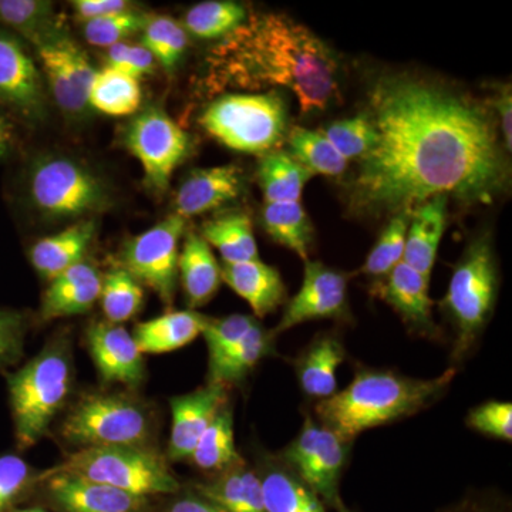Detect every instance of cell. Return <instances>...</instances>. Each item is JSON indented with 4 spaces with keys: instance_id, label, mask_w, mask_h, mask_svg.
<instances>
[{
    "instance_id": "10",
    "label": "cell",
    "mask_w": 512,
    "mask_h": 512,
    "mask_svg": "<svg viewBox=\"0 0 512 512\" xmlns=\"http://www.w3.org/2000/svg\"><path fill=\"white\" fill-rule=\"evenodd\" d=\"M185 227L187 221L173 212L153 228L128 239L121 249V268L167 306L173 305L177 292L178 258Z\"/></svg>"
},
{
    "instance_id": "23",
    "label": "cell",
    "mask_w": 512,
    "mask_h": 512,
    "mask_svg": "<svg viewBox=\"0 0 512 512\" xmlns=\"http://www.w3.org/2000/svg\"><path fill=\"white\" fill-rule=\"evenodd\" d=\"M221 274L222 282L248 302L255 318H264L285 302L286 286L281 274L261 259L224 264Z\"/></svg>"
},
{
    "instance_id": "9",
    "label": "cell",
    "mask_w": 512,
    "mask_h": 512,
    "mask_svg": "<svg viewBox=\"0 0 512 512\" xmlns=\"http://www.w3.org/2000/svg\"><path fill=\"white\" fill-rule=\"evenodd\" d=\"M28 190L33 207L53 220H86L110 205L106 184L69 157L36 160L30 167Z\"/></svg>"
},
{
    "instance_id": "18",
    "label": "cell",
    "mask_w": 512,
    "mask_h": 512,
    "mask_svg": "<svg viewBox=\"0 0 512 512\" xmlns=\"http://www.w3.org/2000/svg\"><path fill=\"white\" fill-rule=\"evenodd\" d=\"M429 282V278L402 261L386 278L376 282L373 292L392 306L414 335L440 339V329L433 318Z\"/></svg>"
},
{
    "instance_id": "52",
    "label": "cell",
    "mask_w": 512,
    "mask_h": 512,
    "mask_svg": "<svg viewBox=\"0 0 512 512\" xmlns=\"http://www.w3.org/2000/svg\"><path fill=\"white\" fill-rule=\"evenodd\" d=\"M510 84H504L498 93L495 94V99L491 101V107L497 111L498 126H500L501 136H503V147L508 154L511 153L512 138H511V120H512V99H511Z\"/></svg>"
},
{
    "instance_id": "44",
    "label": "cell",
    "mask_w": 512,
    "mask_h": 512,
    "mask_svg": "<svg viewBox=\"0 0 512 512\" xmlns=\"http://www.w3.org/2000/svg\"><path fill=\"white\" fill-rule=\"evenodd\" d=\"M150 13L136 8L106 18L89 20L84 23V37L92 46L109 47L126 42L128 37L143 32Z\"/></svg>"
},
{
    "instance_id": "1",
    "label": "cell",
    "mask_w": 512,
    "mask_h": 512,
    "mask_svg": "<svg viewBox=\"0 0 512 512\" xmlns=\"http://www.w3.org/2000/svg\"><path fill=\"white\" fill-rule=\"evenodd\" d=\"M365 114L375 146L346 180L349 214H402L446 195L491 204L510 188L511 168L490 109L443 84L384 74Z\"/></svg>"
},
{
    "instance_id": "48",
    "label": "cell",
    "mask_w": 512,
    "mask_h": 512,
    "mask_svg": "<svg viewBox=\"0 0 512 512\" xmlns=\"http://www.w3.org/2000/svg\"><path fill=\"white\" fill-rule=\"evenodd\" d=\"M106 62L107 67L126 73L137 80L153 72L157 63L146 47L127 42L109 47Z\"/></svg>"
},
{
    "instance_id": "53",
    "label": "cell",
    "mask_w": 512,
    "mask_h": 512,
    "mask_svg": "<svg viewBox=\"0 0 512 512\" xmlns=\"http://www.w3.org/2000/svg\"><path fill=\"white\" fill-rule=\"evenodd\" d=\"M13 146V128L5 114L0 111V161L9 156Z\"/></svg>"
},
{
    "instance_id": "13",
    "label": "cell",
    "mask_w": 512,
    "mask_h": 512,
    "mask_svg": "<svg viewBox=\"0 0 512 512\" xmlns=\"http://www.w3.org/2000/svg\"><path fill=\"white\" fill-rule=\"evenodd\" d=\"M37 491L57 512H154L156 508L154 498L126 493L72 474L40 471Z\"/></svg>"
},
{
    "instance_id": "7",
    "label": "cell",
    "mask_w": 512,
    "mask_h": 512,
    "mask_svg": "<svg viewBox=\"0 0 512 512\" xmlns=\"http://www.w3.org/2000/svg\"><path fill=\"white\" fill-rule=\"evenodd\" d=\"M47 474H72L141 497H167L183 488L154 448L86 447L70 453Z\"/></svg>"
},
{
    "instance_id": "49",
    "label": "cell",
    "mask_w": 512,
    "mask_h": 512,
    "mask_svg": "<svg viewBox=\"0 0 512 512\" xmlns=\"http://www.w3.org/2000/svg\"><path fill=\"white\" fill-rule=\"evenodd\" d=\"M154 512H229L210 498L198 494L190 485L177 494L167 495L164 501H156Z\"/></svg>"
},
{
    "instance_id": "20",
    "label": "cell",
    "mask_w": 512,
    "mask_h": 512,
    "mask_svg": "<svg viewBox=\"0 0 512 512\" xmlns=\"http://www.w3.org/2000/svg\"><path fill=\"white\" fill-rule=\"evenodd\" d=\"M101 284L100 269L84 259L49 282L40 303V319L49 322L89 312L99 301Z\"/></svg>"
},
{
    "instance_id": "34",
    "label": "cell",
    "mask_w": 512,
    "mask_h": 512,
    "mask_svg": "<svg viewBox=\"0 0 512 512\" xmlns=\"http://www.w3.org/2000/svg\"><path fill=\"white\" fill-rule=\"evenodd\" d=\"M190 460L195 467L212 474L245 464L244 458L235 446L234 416L229 404L202 434Z\"/></svg>"
},
{
    "instance_id": "38",
    "label": "cell",
    "mask_w": 512,
    "mask_h": 512,
    "mask_svg": "<svg viewBox=\"0 0 512 512\" xmlns=\"http://www.w3.org/2000/svg\"><path fill=\"white\" fill-rule=\"evenodd\" d=\"M247 8L232 0H208L192 6L184 16L185 32L200 39H224L248 19Z\"/></svg>"
},
{
    "instance_id": "24",
    "label": "cell",
    "mask_w": 512,
    "mask_h": 512,
    "mask_svg": "<svg viewBox=\"0 0 512 512\" xmlns=\"http://www.w3.org/2000/svg\"><path fill=\"white\" fill-rule=\"evenodd\" d=\"M322 426V424H320ZM350 443L328 427H320L318 444L298 476L319 495L323 504L335 510L339 501L340 477L348 464Z\"/></svg>"
},
{
    "instance_id": "42",
    "label": "cell",
    "mask_w": 512,
    "mask_h": 512,
    "mask_svg": "<svg viewBox=\"0 0 512 512\" xmlns=\"http://www.w3.org/2000/svg\"><path fill=\"white\" fill-rule=\"evenodd\" d=\"M39 471L15 454L0 456V512H12L36 493Z\"/></svg>"
},
{
    "instance_id": "8",
    "label": "cell",
    "mask_w": 512,
    "mask_h": 512,
    "mask_svg": "<svg viewBox=\"0 0 512 512\" xmlns=\"http://www.w3.org/2000/svg\"><path fill=\"white\" fill-rule=\"evenodd\" d=\"M200 123L225 147L262 156L286 140L288 106L275 90L222 94L204 110Z\"/></svg>"
},
{
    "instance_id": "29",
    "label": "cell",
    "mask_w": 512,
    "mask_h": 512,
    "mask_svg": "<svg viewBox=\"0 0 512 512\" xmlns=\"http://www.w3.org/2000/svg\"><path fill=\"white\" fill-rule=\"evenodd\" d=\"M210 319L191 309L165 313L156 319L138 323L134 328L133 338L143 355L174 352L202 336Z\"/></svg>"
},
{
    "instance_id": "12",
    "label": "cell",
    "mask_w": 512,
    "mask_h": 512,
    "mask_svg": "<svg viewBox=\"0 0 512 512\" xmlns=\"http://www.w3.org/2000/svg\"><path fill=\"white\" fill-rule=\"evenodd\" d=\"M36 52L57 106L69 116L90 109V86L97 70L82 47L62 30L39 43Z\"/></svg>"
},
{
    "instance_id": "15",
    "label": "cell",
    "mask_w": 512,
    "mask_h": 512,
    "mask_svg": "<svg viewBox=\"0 0 512 512\" xmlns=\"http://www.w3.org/2000/svg\"><path fill=\"white\" fill-rule=\"evenodd\" d=\"M0 104L26 120H42L46 93L42 74L19 37L0 28Z\"/></svg>"
},
{
    "instance_id": "51",
    "label": "cell",
    "mask_w": 512,
    "mask_h": 512,
    "mask_svg": "<svg viewBox=\"0 0 512 512\" xmlns=\"http://www.w3.org/2000/svg\"><path fill=\"white\" fill-rule=\"evenodd\" d=\"M441 512H511V505L495 493H473Z\"/></svg>"
},
{
    "instance_id": "39",
    "label": "cell",
    "mask_w": 512,
    "mask_h": 512,
    "mask_svg": "<svg viewBox=\"0 0 512 512\" xmlns=\"http://www.w3.org/2000/svg\"><path fill=\"white\" fill-rule=\"evenodd\" d=\"M99 302L107 322L121 323L133 319L143 308L144 288L121 266L103 275Z\"/></svg>"
},
{
    "instance_id": "5",
    "label": "cell",
    "mask_w": 512,
    "mask_h": 512,
    "mask_svg": "<svg viewBox=\"0 0 512 512\" xmlns=\"http://www.w3.org/2000/svg\"><path fill=\"white\" fill-rule=\"evenodd\" d=\"M498 293V268L493 242L481 235L468 244L454 266L441 308L454 329L451 360L461 363L476 349L493 316Z\"/></svg>"
},
{
    "instance_id": "2",
    "label": "cell",
    "mask_w": 512,
    "mask_h": 512,
    "mask_svg": "<svg viewBox=\"0 0 512 512\" xmlns=\"http://www.w3.org/2000/svg\"><path fill=\"white\" fill-rule=\"evenodd\" d=\"M212 92L291 90L302 113H319L339 99V62L312 30L282 13H255L212 47Z\"/></svg>"
},
{
    "instance_id": "36",
    "label": "cell",
    "mask_w": 512,
    "mask_h": 512,
    "mask_svg": "<svg viewBox=\"0 0 512 512\" xmlns=\"http://www.w3.org/2000/svg\"><path fill=\"white\" fill-rule=\"evenodd\" d=\"M0 28L13 30L35 47L64 30L53 3L43 0H0Z\"/></svg>"
},
{
    "instance_id": "30",
    "label": "cell",
    "mask_w": 512,
    "mask_h": 512,
    "mask_svg": "<svg viewBox=\"0 0 512 512\" xmlns=\"http://www.w3.org/2000/svg\"><path fill=\"white\" fill-rule=\"evenodd\" d=\"M274 330H266L261 323L255 326L237 345L232 346L220 359L208 363V383H241L265 357L275 353Z\"/></svg>"
},
{
    "instance_id": "33",
    "label": "cell",
    "mask_w": 512,
    "mask_h": 512,
    "mask_svg": "<svg viewBox=\"0 0 512 512\" xmlns=\"http://www.w3.org/2000/svg\"><path fill=\"white\" fill-rule=\"evenodd\" d=\"M262 227L276 244L291 249L303 261H309L313 225L301 201L265 202Z\"/></svg>"
},
{
    "instance_id": "50",
    "label": "cell",
    "mask_w": 512,
    "mask_h": 512,
    "mask_svg": "<svg viewBox=\"0 0 512 512\" xmlns=\"http://www.w3.org/2000/svg\"><path fill=\"white\" fill-rule=\"evenodd\" d=\"M72 5L77 18L84 23L133 9L126 0H74Z\"/></svg>"
},
{
    "instance_id": "17",
    "label": "cell",
    "mask_w": 512,
    "mask_h": 512,
    "mask_svg": "<svg viewBox=\"0 0 512 512\" xmlns=\"http://www.w3.org/2000/svg\"><path fill=\"white\" fill-rule=\"evenodd\" d=\"M229 387L207 383L194 392L170 399L173 424L168 439L167 461L190 460L192 451L215 417L228 406Z\"/></svg>"
},
{
    "instance_id": "27",
    "label": "cell",
    "mask_w": 512,
    "mask_h": 512,
    "mask_svg": "<svg viewBox=\"0 0 512 512\" xmlns=\"http://www.w3.org/2000/svg\"><path fill=\"white\" fill-rule=\"evenodd\" d=\"M346 352L336 336H318L296 359L295 369L303 393L325 400L338 389V369Z\"/></svg>"
},
{
    "instance_id": "54",
    "label": "cell",
    "mask_w": 512,
    "mask_h": 512,
    "mask_svg": "<svg viewBox=\"0 0 512 512\" xmlns=\"http://www.w3.org/2000/svg\"><path fill=\"white\" fill-rule=\"evenodd\" d=\"M335 510L338 512H357L355 510H352V508H349L348 505L343 503V501H339V504L336 505Z\"/></svg>"
},
{
    "instance_id": "40",
    "label": "cell",
    "mask_w": 512,
    "mask_h": 512,
    "mask_svg": "<svg viewBox=\"0 0 512 512\" xmlns=\"http://www.w3.org/2000/svg\"><path fill=\"white\" fill-rule=\"evenodd\" d=\"M167 72H173L188 47V33L177 20L165 15H151L141 36V43Z\"/></svg>"
},
{
    "instance_id": "35",
    "label": "cell",
    "mask_w": 512,
    "mask_h": 512,
    "mask_svg": "<svg viewBox=\"0 0 512 512\" xmlns=\"http://www.w3.org/2000/svg\"><path fill=\"white\" fill-rule=\"evenodd\" d=\"M143 100L140 80L128 74L103 67L94 74L89 92V107L111 117L136 114Z\"/></svg>"
},
{
    "instance_id": "47",
    "label": "cell",
    "mask_w": 512,
    "mask_h": 512,
    "mask_svg": "<svg viewBox=\"0 0 512 512\" xmlns=\"http://www.w3.org/2000/svg\"><path fill=\"white\" fill-rule=\"evenodd\" d=\"M467 426L471 430L504 441L512 439V404L491 400L474 407L468 413Z\"/></svg>"
},
{
    "instance_id": "21",
    "label": "cell",
    "mask_w": 512,
    "mask_h": 512,
    "mask_svg": "<svg viewBox=\"0 0 512 512\" xmlns=\"http://www.w3.org/2000/svg\"><path fill=\"white\" fill-rule=\"evenodd\" d=\"M268 512H328L319 495L279 456L262 454L254 467Z\"/></svg>"
},
{
    "instance_id": "41",
    "label": "cell",
    "mask_w": 512,
    "mask_h": 512,
    "mask_svg": "<svg viewBox=\"0 0 512 512\" xmlns=\"http://www.w3.org/2000/svg\"><path fill=\"white\" fill-rule=\"evenodd\" d=\"M410 217V212L393 215L357 274L369 276L380 282L403 261Z\"/></svg>"
},
{
    "instance_id": "11",
    "label": "cell",
    "mask_w": 512,
    "mask_h": 512,
    "mask_svg": "<svg viewBox=\"0 0 512 512\" xmlns=\"http://www.w3.org/2000/svg\"><path fill=\"white\" fill-rule=\"evenodd\" d=\"M127 150L137 158L148 188L165 192L174 171L190 153V137L164 110L148 107L136 114L124 133Z\"/></svg>"
},
{
    "instance_id": "14",
    "label": "cell",
    "mask_w": 512,
    "mask_h": 512,
    "mask_svg": "<svg viewBox=\"0 0 512 512\" xmlns=\"http://www.w3.org/2000/svg\"><path fill=\"white\" fill-rule=\"evenodd\" d=\"M348 275L322 262H305L301 289L286 305L275 335L311 320L350 318Z\"/></svg>"
},
{
    "instance_id": "43",
    "label": "cell",
    "mask_w": 512,
    "mask_h": 512,
    "mask_svg": "<svg viewBox=\"0 0 512 512\" xmlns=\"http://www.w3.org/2000/svg\"><path fill=\"white\" fill-rule=\"evenodd\" d=\"M319 133L323 134L348 163L360 160L369 153L376 141L375 128L365 113L335 121Z\"/></svg>"
},
{
    "instance_id": "55",
    "label": "cell",
    "mask_w": 512,
    "mask_h": 512,
    "mask_svg": "<svg viewBox=\"0 0 512 512\" xmlns=\"http://www.w3.org/2000/svg\"><path fill=\"white\" fill-rule=\"evenodd\" d=\"M12 512H47L46 510H43V508L39 507H30V508H16L15 511Z\"/></svg>"
},
{
    "instance_id": "22",
    "label": "cell",
    "mask_w": 512,
    "mask_h": 512,
    "mask_svg": "<svg viewBox=\"0 0 512 512\" xmlns=\"http://www.w3.org/2000/svg\"><path fill=\"white\" fill-rule=\"evenodd\" d=\"M94 235L96 222L92 218L77 221L55 235L36 241L29 249L30 264L47 282L53 281L86 259Z\"/></svg>"
},
{
    "instance_id": "16",
    "label": "cell",
    "mask_w": 512,
    "mask_h": 512,
    "mask_svg": "<svg viewBox=\"0 0 512 512\" xmlns=\"http://www.w3.org/2000/svg\"><path fill=\"white\" fill-rule=\"evenodd\" d=\"M86 346L101 382L138 389L146 379L143 353L133 335L117 323L93 320L86 329Z\"/></svg>"
},
{
    "instance_id": "28",
    "label": "cell",
    "mask_w": 512,
    "mask_h": 512,
    "mask_svg": "<svg viewBox=\"0 0 512 512\" xmlns=\"http://www.w3.org/2000/svg\"><path fill=\"white\" fill-rule=\"evenodd\" d=\"M190 487L229 512H268L261 480L247 463L214 474L208 480L195 481Z\"/></svg>"
},
{
    "instance_id": "26",
    "label": "cell",
    "mask_w": 512,
    "mask_h": 512,
    "mask_svg": "<svg viewBox=\"0 0 512 512\" xmlns=\"http://www.w3.org/2000/svg\"><path fill=\"white\" fill-rule=\"evenodd\" d=\"M178 281L191 311L207 305L222 284L221 266L210 245L197 232L185 235L178 258Z\"/></svg>"
},
{
    "instance_id": "6",
    "label": "cell",
    "mask_w": 512,
    "mask_h": 512,
    "mask_svg": "<svg viewBox=\"0 0 512 512\" xmlns=\"http://www.w3.org/2000/svg\"><path fill=\"white\" fill-rule=\"evenodd\" d=\"M70 446L153 448L157 423L150 404L128 393H84L60 423Z\"/></svg>"
},
{
    "instance_id": "32",
    "label": "cell",
    "mask_w": 512,
    "mask_h": 512,
    "mask_svg": "<svg viewBox=\"0 0 512 512\" xmlns=\"http://www.w3.org/2000/svg\"><path fill=\"white\" fill-rule=\"evenodd\" d=\"M312 177L311 171L281 148L259 157L256 178L266 204L301 200L303 188Z\"/></svg>"
},
{
    "instance_id": "45",
    "label": "cell",
    "mask_w": 512,
    "mask_h": 512,
    "mask_svg": "<svg viewBox=\"0 0 512 512\" xmlns=\"http://www.w3.org/2000/svg\"><path fill=\"white\" fill-rule=\"evenodd\" d=\"M258 323L255 316L239 315V313L222 319L211 318L202 332L205 343H207L208 356H210L208 363L220 359L232 346L237 345L239 340L247 336Z\"/></svg>"
},
{
    "instance_id": "37",
    "label": "cell",
    "mask_w": 512,
    "mask_h": 512,
    "mask_svg": "<svg viewBox=\"0 0 512 512\" xmlns=\"http://www.w3.org/2000/svg\"><path fill=\"white\" fill-rule=\"evenodd\" d=\"M286 140L288 153L313 175L339 178L343 177L349 168L348 161L340 156L336 148L319 131L292 127Z\"/></svg>"
},
{
    "instance_id": "25",
    "label": "cell",
    "mask_w": 512,
    "mask_h": 512,
    "mask_svg": "<svg viewBox=\"0 0 512 512\" xmlns=\"http://www.w3.org/2000/svg\"><path fill=\"white\" fill-rule=\"evenodd\" d=\"M448 197L439 195L414 208L407 228L403 262L430 279L447 225Z\"/></svg>"
},
{
    "instance_id": "46",
    "label": "cell",
    "mask_w": 512,
    "mask_h": 512,
    "mask_svg": "<svg viewBox=\"0 0 512 512\" xmlns=\"http://www.w3.org/2000/svg\"><path fill=\"white\" fill-rule=\"evenodd\" d=\"M29 318L15 309L0 308V372L18 365L25 350Z\"/></svg>"
},
{
    "instance_id": "4",
    "label": "cell",
    "mask_w": 512,
    "mask_h": 512,
    "mask_svg": "<svg viewBox=\"0 0 512 512\" xmlns=\"http://www.w3.org/2000/svg\"><path fill=\"white\" fill-rule=\"evenodd\" d=\"M6 380L16 446L25 451L46 436L72 396V339L64 333L55 336L18 372L8 373Z\"/></svg>"
},
{
    "instance_id": "3",
    "label": "cell",
    "mask_w": 512,
    "mask_h": 512,
    "mask_svg": "<svg viewBox=\"0 0 512 512\" xmlns=\"http://www.w3.org/2000/svg\"><path fill=\"white\" fill-rule=\"evenodd\" d=\"M456 372L451 367L434 379H414L393 370H357L346 389L320 400L315 413L322 426L353 441L363 431L412 417L439 402Z\"/></svg>"
},
{
    "instance_id": "19",
    "label": "cell",
    "mask_w": 512,
    "mask_h": 512,
    "mask_svg": "<svg viewBox=\"0 0 512 512\" xmlns=\"http://www.w3.org/2000/svg\"><path fill=\"white\" fill-rule=\"evenodd\" d=\"M244 174L235 164L194 170L175 195L174 214L185 221L237 201L244 192Z\"/></svg>"
},
{
    "instance_id": "31",
    "label": "cell",
    "mask_w": 512,
    "mask_h": 512,
    "mask_svg": "<svg viewBox=\"0 0 512 512\" xmlns=\"http://www.w3.org/2000/svg\"><path fill=\"white\" fill-rule=\"evenodd\" d=\"M200 235L210 247L218 249L224 264H241L259 259L252 221L245 212H225L204 222Z\"/></svg>"
}]
</instances>
